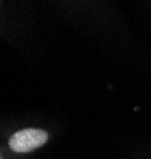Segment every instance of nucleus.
Masks as SVG:
<instances>
[{
    "mask_svg": "<svg viewBox=\"0 0 151 159\" xmlns=\"http://www.w3.org/2000/svg\"><path fill=\"white\" fill-rule=\"evenodd\" d=\"M48 139L49 134L46 130L38 127H27L15 132L8 139V147L15 153H30L40 147H43L48 142Z\"/></svg>",
    "mask_w": 151,
    "mask_h": 159,
    "instance_id": "nucleus-1",
    "label": "nucleus"
}]
</instances>
